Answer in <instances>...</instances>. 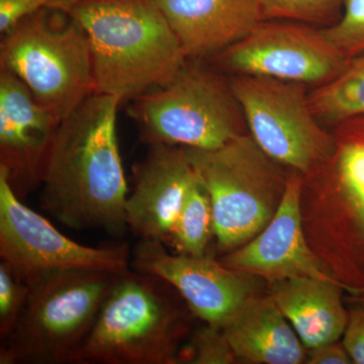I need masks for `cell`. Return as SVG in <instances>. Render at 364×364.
Returning <instances> with one entry per match:
<instances>
[{
    "label": "cell",
    "mask_w": 364,
    "mask_h": 364,
    "mask_svg": "<svg viewBox=\"0 0 364 364\" xmlns=\"http://www.w3.org/2000/svg\"><path fill=\"white\" fill-rule=\"evenodd\" d=\"M122 100L93 93L60 122L48 153L40 205L74 230L128 229V183L117 133Z\"/></svg>",
    "instance_id": "cell-1"
},
{
    "label": "cell",
    "mask_w": 364,
    "mask_h": 364,
    "mask_svg": "<svg viewBox=\"0 0 364 364\" xmlns=\"http://www.w3.org/2000/svg\"><path fill=\"white\" fill-rule=\"evenodd\" d=\"M66 11L90 39L95 93L134 100L167 85L188 60L154 0H79Z\"/></svg>",
    "instance_id": "cell-2"
},
{
    "label": "cell",
    "mask_w": 364,
    "mask_h": 364,
    "mask_svg": "<svg viewBox=\"0 0 364 364\" xmlns=\"http://www.w3.org/2000/svg\"><path fill=\"white\" fill-rule=\"evenodd\" d=\"M334 150L304 176L306 240L345 293L364 298V116L332 127Z\"/></svg>",
    "instance_id": "cell-3"
},
{
    "label": "cell",
    "mask_w": 364,
    "mask_h": 364,
    "mask_svg": "<svg viewBox=\"0 0 364 364\" xmlns=\"http://www.w3.org/2000/svg\"><path fill=\"white\" fill-rule=\"evenodd\" d=\"M195 318L166 280L127 270L105 299L77 364H177Z\"/></svg>",
    "instance_id": "cell-4"
},
{
    "label": "cell",
    "mask_w": 364,
    "mask_h": 364,
    "mask_svg": "<svg viewBox=\"0 0 364 364\" xmlns=\"http://www.w3.org/2000/svg\"><path fill=\"white\" fill-rule=\"evenodd\" d=\"M140 140L213 150L249 134L230 77L208 60L188 59L167 85L132 100Z\"/></svg>",
    "instance_id": "cell-5"
},
{
    "label": "cell",
    "mask_w": 364,
    "mask_h": 364,
    "mask_svg": "<svg viewBox=\"0 0 364 364\" xmlns=\"http://www.w3.org/2000/svg\"><path fill=\"white\" fill-rule=\"evenodd\" d=\"M119 274L102 269L64 270L31 284L18 323L1 341L0 364L77 363Z\"/></svg>",
    "instance_id": "cell-6"
},
{
    "label": "cell",
    "mask_w": 364,
    "mask_h": 364,
    "mask_svg": "<svg viewBox=\"0 0 364 364\" xmlns=\"http://www.w3.org/2000/svg\"><path fill=\"white\" fill-rule=\"evenodd\" d=\"M184 151L210 196L217 253L252 240L279 210L291 170L268 156L250 134L217 149Z\"/></svg>",
    "instance_id": "cell-7"
},
{
    "label": "cell",
    "mask_w": 364,
    "mask_h": 364,
    "mask_svg": "<svg viewBox=\"0 0 364 364\" xmlns=\"http://www.w3.org/2000/svg\"><path fill=\"white\" fill-rule=\"evenodd\" d=\"M0 68L60 121L95 93L90 39L66 9L46 6L2 35Z\"/></svg>",
    "instance_id": "cell-8"
},
{
    "label": "cell",
    "mask_w": 364,
    "mask_h": 364,
    "mask_svg": "<svg viewBox=\"0 0 364 364\" xmlns=\"http://www.w3.org/2000/svg\"><path fill=\"white\" fill-rule=\"evenodd\" d=\"M249 134L265 153L309 176L334 150V136L313 114L308 86L256 75L229 76Z\"/></svg>",
    "instance_id": "cell-9"
},
{
    "label": "cell",
    "mask_w": 364,
    "mask_h": 364,
    "mask_svg": "<svg viewBox=\"0 0 364 364\" xmlns=\"http://www.w3.org/2000/svg\"><path fill=\"white\" fill-rule=\"evenodd\" d=\"M0 258L16 279L31 286L49 273L72 269H130L128 243L90 247L62 234L23 205L0 168Z\"/></svg>",
    "instance_id": "cell-10"
},
{
    "label": "cell",
    "mask_w": 364,
    "mask_h": 364,
    "mask_svg": "<svg viewBox=\"0 0 364 364\" xmlns=\"http://www.w3.org/2000/svg\"><path fill=\"white\" fill-rule=\"evenodd\" d=\"M208 61L228 76H265L314 87L330 82L349 63L322 28L289 21H261Z\"/></svg>",
    "instance_id": "cell-11"
},
{
    "label": "cell",
    "mask_w": 364,
    "mask_h": 364,
    "mask_svg": "<svg viewBox=\"0 0 364 364\" xmlns=\"http://www.w3.org/2000/svg\"><path fill=\"white\" fill-rule=\"evenodd\" d=\"M136 272L169 282L205 324L224 328L247 301L262 294L264 280L232 269L210 254L196 257L167 252L161 241L140 239L132 252Z\"/></svg>",
    "instance_id": "cell-12"
},
{
    "label": "cell",
    "mask_w": 364,
    "mask_h": 364,
    "mask_svg": "<svg viewBox=\"0 0 364 364\" xmlns=\"http://www.w3.org/2000/svg\"><path fill=\"white\" fill-rule=\"evenodd\" d=\"M303 183V174L291 170L286 193L272 221L252 240L222 255L220 262L255 275L267 286L298 277L338 282L326 272L306 240L301 210Z\"/></svg>",
    "instance_id": "cell-13"
},
{
    "label": "cell",
    "mask_w": 364,
    "mask_h": 364,
    "mask_svg": "<svg viewBox=\"0 0 364 364\" xmlns=\"http://www.w3.org/2000/svg\"><path fill=\"white\" fill-rule=\"evenodd\" d=\"M60 122L20 78L0 68V168L21 200L41 188Z\"/></svg>",
    "instance_id": "cell-14"
},
{
    "label": "cell",
    "mask_w": 364,
    "mask_h": 364,
    "mask_svg": "<svg viewBox=\"0 0 364 364\" xmlns=\"http://www.w3.org/2000/svg\"><path fill=\"white\" fill-rule=\"evenodd\" d=\"M133 193L127 198L126 222L140 239L170 237L196 174L183 147L153 144L142 161L133 165Z\"/></svg>",
    "instance_id": "cell-15"
},
{
    "label": "cell",
    "mask_w": 364,
    "mask_h": 364,
    "mask_svg": "<svg viewBox=\"0 0 364 364\" xmlns=\"http://www.w3.org/2000/svg\"><path fill=\"white\" fill-rule=\"evenodd\" d=\"M188 59H210L261 23L258 0H154Z\"/></svg>",
    "instance_id": "cell-16"
},
{
    "label": "cell",
    "mask_w": 364,
    "mask_h": 364,
    "mask_svg": "<svg viewBox=\"0 0 364 364\" xmlns=\"http://www.w3.org/2000/svg\"><path fill=\"white\" fill-rule=\"evenodd\" d=\"M223 330L238 363H306L308 348L268 294L247 301Z\"/></svg>",
    "instance_id": "cell-17"
},
{
    "label": "cell",
    "mask_w": 364,
    "mask_h": 364,
    "mask_svg": "<svg viewBox=\"0 0 364 364\" xmlns=\"http://www.w3.org/2000/svg\"><path fill=\"white\" fill-rule=\"evenodd\" d=\"M268 294L308 349L338 341L348 323L338 282L298 277L268 284Z\"/></svg>",
    "instance_id": "cell-18"
},
{
    "label": "cell",
    "mask_w": 364,
    "mask_h": 364,
    "mask_svg": "<svg viewBox=\"0 0 364 364\" xmlns=\"http://www.w3.org/2000/svg\"><path fill=\"white\" fill-rule=\"evenodd\" d=\"M309 105L326 128L348 117L364 116V54L349 61L330 82L312 88Z\"/></svg>",
    "instance_id": "cell-19"
},
{
    "label": "cell",
    "mask_w": 364,
    "mask_h": 364,
    "mask_svg": "<svg viewBox=\"0 0 364 364\" xmlns=\"http://www.w3.org/2000/svg\"><path fill=\"white\" fill-rule=\"evenodd\" d=\"M213 238L215 229L212 203L207 189L196 176L182 205L168 245L178 254L202 257L208 255Z\"/></svg>",
    "instance_id": "cell-20"
},
{
    "label": "cell",
    "mask_w": 364,
    "mask_h": 364,
    "mask_svg": "<svg viewBox=\"0 0 364 364\" xmlns=\"http://www.w3.org/2000/svg\"><path fill=\"white\" fill-rule=\"evenodd\" d=\"M344 0H258L262 21H289L328 28L341 18Z\"/></svg>",
    "instance_id": "cell-21"
},
{
    "label": "cell",
    "mask_w": 364,
    "mask_h": 364,
    "mask_svg": "<svg viewBox=\"0 0 364 364\" xmlns=\"http://www.w3.org/2000/svg\"><path fill=\"white\" fill-rule=\"evenodd\" d=\"M236 364L233 349L222 328L205 324L179 350L177 364Z\"/></svg>",
    "instance_id": "cell-22"
},
{
    "label": "cell",
    "mask_w": 364,
    "mask_h": 364,
    "mask_svg": "<svg viewBox=\"0 0 364 364\" xmlns=\"http://www.w3.org/2000/svg\"><path fill=\"white\" fill-rule=\"evenodd\" d=\"M323 33L347 61L364 54V0H344L341 18Z\"/></svg>",
    "instance_id": "cell-23"
},
{
    "label": "cell",
    "mask_w": 364,
    "mask_h": 364,
    "mask_svg": "<svg viewBox=\"0 0 364 364\" xmlns=\"http://www.w3.org/2000/svg\"><path fill=\"white\" fill-rule=\"evenodd\" d=\"M30 293V286L21 282L4 263H0V338L13 331Z\"/></svg>",
    "instance_id": "cell-24"
},
{
    "label": "cell",
    "mask_w": 364,
    "mask_h": 364,
    "mask_svg": "<svg viewBox=\"0 0 364 364\" xmlns=\"http://www.w3.org/2000/svg\"><path fill=\"white\" fill-rule=\"evenodd\" d=\"M351 298L358 305L349 311L348 323L342 343L350 355L352 363L364 364V298Z\"/></svg>",
    "instance_id": "cell-25"
},
{
    "label": "cell",
    "mask_w": 364,
    "mask_h": 364,
    "mask_svg": "<svg viewBox=\"0 0 364 364\" xmlns=\"http://www.w3.org/2000/svg\"><path fill=\"white\" fill-rule=\"evenodd\" d=\"M51 0H0V33L1 36L37 13L40 9L49 6Z\"/></svg>",
    "instance_id": "cell-26"
},
{
    "label": "cell",
    "mask_w": 364,
    "mask_h": 364,
    "mask_svg": "<svg viewBox=\"0 0 364 364\" xmlns=\"http://www.w3.org/2000/svg\"><path fill=\"white\" fill-rule=\"evenodd\" d=\"M308 364H349L352 363L350 355L343 343L338 341L321 345L315 348L308 349Z\"/></svg>",
    "instance_id": "cell-27"
},
{
    "label": "cell",
    "mask_w": 364,
    "mask_h": 364,
    "mask_svg": "<svg viewBox=\"0 0 364 364\" xmlns=\"http://www.w3.org/2000/svg\"><path fill=\"white\" fill-rule=\"evenodd\" d=\"M79 1V0H51L49 6L57 7V9H69L74 4Z\"/></svg>",
    "instance_id": "cell-28"
}]
</instances>
